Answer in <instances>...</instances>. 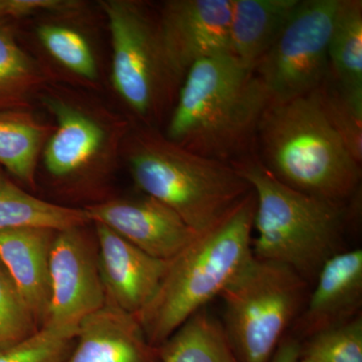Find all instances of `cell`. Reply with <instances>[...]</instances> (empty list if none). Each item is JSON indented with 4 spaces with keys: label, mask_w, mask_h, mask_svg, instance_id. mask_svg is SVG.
I'll return each mask as SVG.
<instances>
[{
    "label": "cell",
    "mask_w": 362,
    "mask_h": 362,
    "mask_svg": "<svg viewBox=\"0 0 362 362\" xmlns=\"http://www.w3.org/2000/svg\"><path fill=\"white\" fill-rule=\"evenodd\" d=\"M269 104L255 71L230 54L202 59L183 78L163 134L199 156L232 165L256 154Z\"/></svg>",
    "instance_id": "1"
},
{
    "label": "cell",
    "mask_w": 362,
    "mask_h": 362,
    "mask_svg": "<svg viewBox=\"0 0 362 362\" xmlns=\"http://www.w3.org/2000/svg\"><path fill=\"white\" fill-rule=\"evenodd\" d=\"M256 154L274 176L298 192L337 202L361 192V165L326 118L316 90L270 102L259 122Z\"/></svg>",
    "instance_id": "2"
},
{
    "label": "cell",
    "mask_w": 362,
    "mask_h": 362,
    "mask_svg": "<svg viewBox=\"0 0 362 362\" xmlns=\"http://www.w3.org/2000/svg\"><path fill=\"white\" fill-rule=\"evenodd\" d=\"M232 165L256 195L252 255L289 267L313 284L324 264L345 251L351 209L346 202L327 201L288 187L257 154Z\"/></svg>",
    "instance_id": "3"
},
{
    "label": "cell",
    "mask_w": 362,
    "mask_h": 362,
    "mask_svg": "<svg viewBox=\"0 0 362 362\" xmlns=\"http://www.w3.org/2000/svg\"><path fill=\"white\" fill-rule=\"evenodd\" d=\"M121 156L143 194L173 209L197 235L220 223L252 192L233 165L183 148L157 128L131 127Z\"/></svg>",
    "instance_id": "4"
},
{
    "label": "cell",
    "mask_w": 362,
    "mask_h": 362,
    "mask_svg": "<svg viewBox=\"0 0 362 362\" xmlns=\"http://www.w3.org/2000/svg\"><path fill=\"white\" fill-rule=\"evenodd\" d=\"M257 199L254 190L209 232L197 235L171 259L160 285L136 320L159 347L214 297L252 258Z\"/></svg>",
    "instance_id": "5"
},
{
    "label": "cell",
    "mask_w": 362,
    "mask_h": 362,
    "mask_svg": "<svg viewBox=\"0 0 362 362\" xmlns=\"http://www.w3.org/2000/svg\"><path fill=\"white\" fill-rule=\"evenodd\" d=\"M308 283L289 267L252 256L228 283L223 327L240 362H271L306 302Z\"/></svg>",
    "instance_id": "6"
},
{
    "label": "cell",
    "mask_w": 362,
    "mask_h": 362,
    "mask_svg": "<svg viewBox=\"0 0 362 362\" xmlns=\"http://www.w3.org/2000/svg\"><path fill=\"white\" fill-rule=\"evenodd\" d=\"M111 35V81L143 126L156 128L169 116L181 81L169 64L157 13L133 0H101Z\"/></svg>",
    "instance_id": "7"
},
{
    "label": "cell",
    "mask_w": 362,
    "mask_h": 362,
    "mask_svg": "<svg viewBox=\"0 0 362 362\" xmlns=\"http://www.w3.org/2000/svg\"><path fill=\"white\" fill-rule=\"evenodd\" d=\"M40 100L56 123L42 152L51 180L77 189L107 177L129 132L127 121L59 89L45 87Z\"/></svg>",
    "instance_id": "8"
},
{
    "label": "cell",
    "mask_w": 362,
    "mask_h": 362,
    "mask_svg": "<svg viewBox=\"0 0 362 362\" xmlns=\"http://www.w3.org/2000/svg\"><path fill=\"white\" fill-rule=\"evenodd\" d=\"M338 0H300L255 73L281 103L318 89L329 73L328 45Z\"/></svg>",
    "instance_id": "9"
},
{
    "label": "cell",
    "mask_w": 362,
    "mask_h": 362,
    "mask_svg": "<svg viewBox=\"0 0 362 362\" xmlns=\"http://www.w3.org/2000/svg\"><path fill=\"white\" fill-rule=\"evenodd\" d=\"M88 226L56 233L49 259L51 304L44 326L78 331L86 317L106 304L96 235Z\"/></svg>",
    "instance_id": "10"
},
{
    "label": "cell",
    "mask_w": 362,
    "mask_h": 362,
    "mask_svg": "<svg viewBox=\"0 0 362 362\" xmlns=\"http://www.w3.org/2000/svg\"><path fill=\"white\" fill-rule=\"evenodd\" d=\"M232 8L233 0L163 2L157 13L162 44L181 83L197 62L230 54Z\"/></svg>",
    "instance_id": "11"
},
{
    "label": "cell",
    "mask_w": 362,
    "mask_h": 362,
    "mask_svg": "<svg viewBox=\"0 0 362 362\" xmlns=\"http://www.w3.org/2000/svg\"><path fill=\"white\" fill-rule=\"evenodd\" d=\"M90 223H102L156 259L175 258L197 237L178 214L153 197H119L84 207Z\"/></svg>",
    "instance_id": "12"
},
{
    "label": "cell",
    "mask_w": 362,
    "mask_h": 362,
    "mask_svg": "<svg viewBox=\"0 0 362 362\" xmlns=\"http://www.w3.org/2000/svg\"><path fill=\"white\" fill-rule=\"evenodd\" d=\"M106 303L135 316L149 303L169 261L154 258L102 223H93Z\"/></svg>",
    "instance_id": "13"
},
{
    "label": "cell",
    "mask_w": 362,
    "mask_h": 362,
    "mask_svg": "<svg viewBox=\"0 0 362 362\" xmlns=\"http://www.w3.org/2000/svg\"><path fill=\"white\" fill-rule=\"evenodd\" d=\"M315 288L292 325L294 338L308 339L361 315L362 250L343 251L324 264Z\"/></svg>",
    "instance_id": "14"
},
{
    "label": "cell",
    "mask_w": 362,
    "mask_h": 362,
    "mask_svg": "<svg viewBox=\"0 0 362 362\" xmlns=\"http://www.w3.org/2000/svg\"><path fill=\"white\" fill-rule=\"evenodd\" d=\"M57 232L42 226H18L0 230V261L20 288L40 328L49 317V259Z\"/></svg>",
    "instance_id": "15"
},
{
    "label": "cell",
    "mask_w": 362,
    "mask_h": 362,
    "mask_svg": "<svg viewBox=\"0 0 362 362\" xmlns=\"http://www.w3.org/2000/svg\"><path fill=\"white\" fill-rule=\"evenodd\" d=\"M65 362H159L135 316L106 303L78 325Z\"/></svg>",
    "instance_id": "16"
},
{
    "label": "cell",
    "mask_w": 362,
    "mask_h": 362,
    "mask_svg": "<svg viewBox=\"0 0 362 362\" xmlns=\"http://www.w3.org/2000/svg\"><path fill=\"white\" fill-rule=\"evenodd\" d=\"M300 0H233L230 54L254 71L291 18Z\"/></svg>",
    "instance_id": "17"
},
{
    "label": "cell",
    "mask_w": 362,
    "mask_h": 362,
    "mask_svg": "<svg viewBox=\"0 0 362 362\" xmlns=\"http://www.w3.org/2000/svg\"><path fill=\"white\" fill-rule=\"evenodd\" d=\"M54 126L30 109L0 112V168L25 187H37V168Z\"/></svg>",
    "instance_id": "18"
},
{
    "label": "cell",
    "mask_w": 362,
    "mask_h": 362,
    "mask_svg": "<svg viewBox=\"0 0 362 362\" xmlns=\"http://www.w3.org/2000/svg\"><path fill=\"white\" fill-rule=\"evenodd\" d=\"M47 81L42 66L21 47L13 23L0 21V112L28 110Z\"/></svg>",
    "instance_id": "19"
},
{
    "label": "cell",
    "mask_w": 362,
    "mask_h": 362,
    "mask_svg": "<svg viewBox=\"0 0 362 362\" xmlns=\"http://www.w3.org/2000/svg\"><path fill=\"white\" fill-rule=\"evenodd\" d=\"M90 223L84 207L59 206L39 199L0 168V230L18 226L61 230Z\"/></svg>",
    "instance_id": "20"
},
{
    "label": "cell",
    "mask_w": 362,
    "mask_h": 362,
    "mask_svg": "<svg viewBox=\"0 0 362 362\" xmlns=\"http://www.w3.org/2000/svg\"><path fill=\"white\" fill-rule=\"evenodd\" d=\"M159 362H240L221 321L202 309L158 347Z\"/></svg>",
    "instance_id": "21"
},
{
    "label": "cell",
    "mask_w": 362,
    "mask_h": 362,
    "mask_svg": "<svg viewBox=\"0 0 362 362\" xmlns=\"http://www.w3.org/2000/svg\"><path fill=\"white\" fill-rule=\"evenodd\" d=\"M329 73L337 84L362 97V1L338 0L328 45Z\"/></svg>",
    "instance_id": "22"
},
{
    "label": "cell",
    "mask_w": 362,
    "mask_h": 362,
    "mask_svg": "<svg viewBox=\"0 0 362 362\" xmlns=\"http://www.w3.org/2000/svg\"><path fill=\"white\" fill-rule=\"evenodd\" d=\"M315 90L326 118L361 165L362 97L343 90L330 73Z\"/></svg>",
    "instance_id": "23"
},
{
    "label": "cell",
    "mask_w": 362,
    "mask_h": 362,
    "mask_svg": "<svg viewBox=\"0 0 362 362\" xmlns=\"http://www.w3.org/2000/svg\"><path fill=\"white\" fill-rule=\"evenodd\" d=\"M37 37L52 58L66 70L89 82L97 80L96 59L89 42L77 30L45 23L37 28Z\"/></svg>",
    "instance_id": "24"
},
{
    "label": "cell",
    "mask_w": 362,
    "mask_h": 362,
    "mask_svg": "<svg viewBox=\"0 0 362 362\" xmlns=\"http://www.w3.org/2000/svg\"><path fill=\"white\" fill-rule=\"evenodd\" d=\"M40 329L20 288L0 261V349L23 341Z\"/></svg>",
    "instance_id": "25"
},
{
    "label": "cell",
    "mask_w": 362,
    "mask_h": 362,
    "mask_svg": "<svg viewBox=\"0 0 362 362\" xmlns=\"http://www.w3.org/2000/svg\"><path fill=\"white\" fill-rule=\"evenodd\" d=\"M77 333L44 326L23 341L0 349V362H65Z\"/></svg>",
    "instance_id": "26"
},
{
    "label": "cell",
    "mask_w": 362,
    "mask_h": 362,
    "mask_svg": "<svg viewBox=\"0 0 362 362\" xmlns=\"http://www.w3.org/2000/svg\"><path fill=\"white\" fill-rule=\"evenodd\" d=\"M302 354L326 362H362V314L349 322L323 331L307 339Z\"/></svg>",
    "instance_id": "27"
},
{
    "label": "cell",
    "mask_w": 362,
    "mask_h": 362,
    "mask_svg": "<svg viewBox=\"0 0 362 362\" xmlns=\"http://www.w3.org/2000/svg\"><path fill=\"white\" fill-rule=\"evenodd\" d=\"M80 6L74 0H0V21L13 23L37 13H71Z\"/></svg>",
    "instance_id": "28"
},
{
    "label": "cell",
    "mask_w": 362,
    "mask_h": 362,
    "mask_svg": "<svg viewBox=\"0 0 362 362\" xmlns=\"http://www.w3.org/2000/svg\"><path fill=\"white\" fill-rule=\"evenodd\" d=\"M301 354V344L293 337H284L281 341L271 362H297Z\"/></svg>",
    "instance_id": "29"
},
{
    "label": "cell",
    "mask_w": 362,
    "mask_h": 362,
    "mask_svg": "<svg viewBox=\"0 0 362 362\" xmlns=\"http://www.w3.org/2000/svg\"><path fill=\"white\" fill-rule=\"evenodd\" d=\"M297 362H326L321 359L320 357L311 356V354H300L299 359Z\"/></svg>",
    "instance_id": "30"
}]
</instances>
